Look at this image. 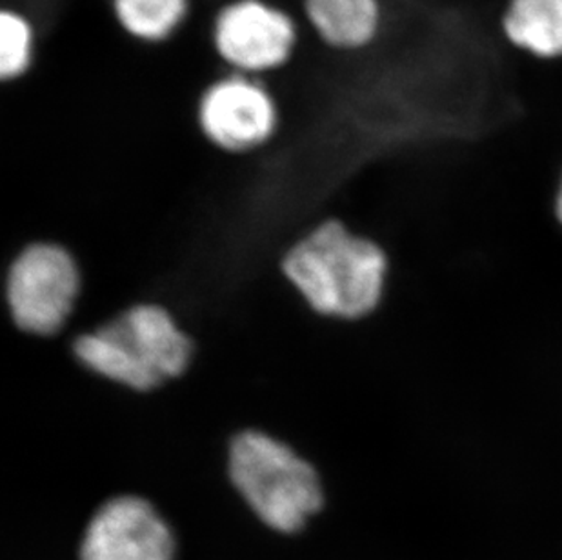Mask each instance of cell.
<instances>
[{
	"instance_id": "2",
	"label": "cell",
	"mask_w": 562,
	"mask_h": 560,
	"mask_svg": "<svg viewBox=\"0 0 562 560\" xmlns=\"http://www.w3.org/2000/svg\"><path fill=\"white\" fill-rule=\"evenodd\" d=\"M66 338L85 370L135 393H151L181 379L195 359V340L160 302H138Z\"/></svg>"
},
{
	"instance_id": "11",
	"label": "cell",
	"mask_w": 562,
	"mask_h": 560,
	"mask_svg": "<svg viewBox=\"0 0 562 560\" xmlns=\"http://www.w3.org/2000/svg\"><path fill=\"white\" fill-rule=\"evenodd\" d=\"M37 35L26 13L4 8L0 13V80L16 85L27 77L35 64Z\"/></svg>"
},
{
	"instance_id": "6",
	"label": "cell",
	"mask_w": 562,
	"mask_h": 560,
	"mask_svg": "<svg viewBox=\"0 0 562 560\" xmlns=\"http://www.w3.org/2000/svg\"><path fill=\"white\" fill-rule=\"evenodd\" d=\"M299 24L270 0H229L215 13L212 46L226 71L266 79L292 63Z\"/></svg>"
},
{
	"instance_id": "4",
	"label": "cell",
	"mask_w": 562,
	"mask_h": 560,
	"mask_svg": "<svg viewBox=\"0 0 562 560\" xmlns=\"http://www.w3.org/2000/svg\"><path fill=\"white\" fill-rule=\"evenodd\" d=\"M82 295L79 260L63 244L37 240L13 257L4 280L11 321L22 334L63 337Z\"/></svg>"
},
{
	"instance_id": "3",
	"label": "cell",
	"mask_w": 562,
	"mask_h": 560,
	"mask_svg": "<svg viewBox=\"0 0 562 560\" xmlns=\"http://www.w3.org/2000/svg\"><path fill=\"white\" fill-rule=\"evenodd\" d=\"M226 471L240 501L273 534H301L326 506L317 466L262 429H240L229 439Z\"/></svg>"
},
{
	"instance_id": "12",
	"label": "cell",
	"mask_w": 562,
	"mask_h": 560,
	"mask_svg": "<svg viewBox=\"0 0 562 560\" xmlns=\"http://www.w3.org/2000/svg\"><path fill=\"white\" fill-rule=\"evenodd\" d=\"M553 213H555V219L562 227V173L561 179H559L558 191H555V199H553Z\"/></svg>"
},
{
	"instance_id": "8",
	"label": "cell",
	"mask_w": 562,
	"mask_h": 560,
	"mask_svg": "<svg viewBox=\"0 0 562 560\" xmlns=\"http://www.w3.org/2000/svg\"><path fill=\"white\" fill-rule=\"evenodd\" d=\"M303 13L313 35L337 54H367L386 27L384 0H303Z\"/></svg>"
},
{
	"instance_id": "9",
	"label": "cell",
	"mask_w": 562,
	"mask_h": 560,
	"mask_svg": "<svg viewBox=\"0 0 562 560\" xmlns=\"http://www.w3.org/2000/svg\"><path fill=\"white\" fill-rule=\"evenodd\" d=\"M503 33L515 48L541 58H562V0H509Z\"/></svg>"
},
{
	"instance_id": "1",
	"label": "cell",
	"mask_w": 562,
	"mask_h": 560,
	"mask_svg": "<svg viewBox=\"0 0 562 560\" xmlns=\"http://www.w3.org/2000/svg\"><path fill=\"white\" fill-rule=\"evenodd\" d=\"M390 268L382 244L335 217L310 227L281 259L282 276L310 310L335 321L373 315L386 295Z\"/></svg>"
},
{
	"instance_id": "5",
	"label": "cell",
	"mask_w": 562,
	"mask_h": 560,
	"mask_svg": "<svg viewBox=\"0 0 562 560\" xmlns=\"http://www.w3.org/2000/svg\"><path fill=\"white\" fill-rule=\"evenodd\" d=\"M195 122L213 148L243 157L260 154L276 143L282 107L265 79L226 71L199 91Z\"/></svg>"
},
{
	"instance_id": "7",
	"label": "cell",
	"mask_w": 562,
	"mask_h": 560,
	"mask_svg": "<svg viewBox=\"0 0 562 560\" xmlns=\"http://www.w3.org/2000/svg\"><path fill=\"white\" fill-rule=\"evenodd\" d=\"M170 523L151 501L133 493L97 507L80 535L79 560H176Z\"/></svg>"
},
{
	"instance_id": "10",
	"label": "cell",
	"mask_w": 562,
	"mask_h": 560,
	"mask_svg": "<svg viewBox=\"0 0 562 560\" xmlns=\"http://www.w3.org/2000/svg\"><path fill=\"white\" fill-rule=\"evenodd\" d=\"M110 4L119 27L140 44L176 37L191 10V0H110Z\"/></svg>"
}]
</instances>
